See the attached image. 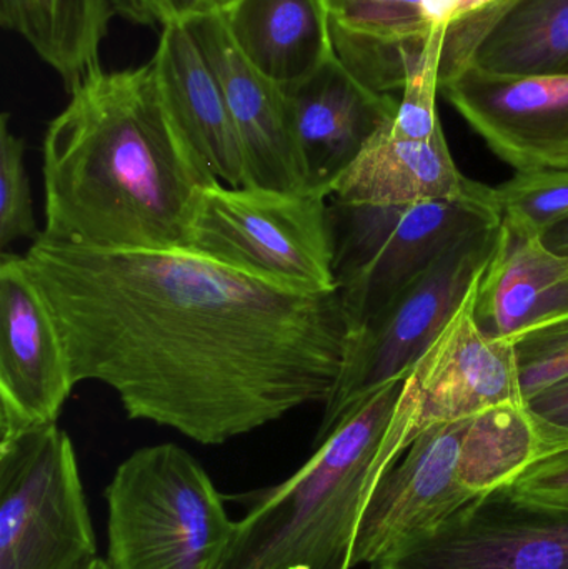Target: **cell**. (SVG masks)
Wrapping results in <instances>:
<instances>
[{
  "mask_svg": "<svg viewBox=\"0 0 568 569\" xmlns=\"http://www.w3.org/2000/svg\"><path fill=\"white\" fill-rule=\"evenodd\" d=\"M230 2H232V0H217V3H219V9H223V7L229 6Z\"/></svg>",
  "mask_w": 568,
  "mask_h": 569,
  "instance_id": "836d02e7",
  "label": "cell"
},
{
  "mask_svg": "<svg viewBox=\"0 0 568 569\" xmlns=\"http://www.w3.org/2000/svg\"><path fill=\"white\" fill-rule=\"evenodd\" d=\"M42 149L46 229L100 250L183 249L193 199L217 182L167 109L152 60L69 93Z\"/></svg>",
  "mask_w": 568,
  "mask_h": 569,
  "instance_id": "7a4b0ae2",
  "label": "cell"
},
{
  "mask_svg": "<svg viewBox=\"0 0 568 569\" xmlns=\"http://www.w3.org/2000/svg\"><path fill=\"white\" fill-rule=\"evenodd\" d=\"M73 387L56 318L23 256L0 253V441L57 423Z\"/></svg>",
  "mask_w": 568,
  "mask_h": 569,
  "instance_id": "30bf717a",
  "label": "cell"
},
{
  "mask_svg": "<svg viewBox=\"0 0 568 569\" xmlns=\"http://www.w3.org/2000/svg\"><path fill=\"white\" fill-rule=\"evenodd\" d=\"M467 69L497 77L568 73V0H514L497 17Z\"/></svg>",
  "mask_w": 568,
  "mask_h": 569,
  "instance_id": "7402d4cb",
  "label": "cell"
},
{
  "mask_svg": "<svg viewBox=\"0 0 568 569\" xmlns=\"http://www.w3.org/2000/svg\"><path fill=\"white\" fill-rule=\"evenodd\" d=\"M337 290L350 335L382 313L440 257L472 233L502 223L489 200L350 206L330 199Z\"/></svg>",
  "mask_w": 568,
  "mask_h": 569,
  "instance_id": "8992f818",
  "label": "cell"
},
{
  "mask_svg": "<svg viewBox=\"0 0 568 569\" xmlns=\"http://www.w3.org/2000/svg\"><path fill=\"white\" fill-rule=\"evenodd\" d=\"M402 385L350 408L292 477L236 497L247 511L222 569H349L377 485L413 441Z\"/></svg>",
  "mask_w": 568,
  "mask_h": 569,
  "instance_id": "3957f363",
  "label": "cell"
},
{
  "mask_svg": "<svg viewBox=\"0 0 568 569\" xmlns=\"http://www.w3.org/2000/svg\"><path fill=\"white\" fill-rule=\"evenodd\" d=\"M170 22H187L199 16L216 12L219 9L217 0H163Z\"/></svg>",
  "mask_w": 568,
  "mask_h": 569,
  "instance_id": "4dcf8cb0",
  "label": "cell"
},
{
  "mask_svg": "<svg viewBox=\"0 0 568 569\" xmlns=\"http://www.w3.org/2000/svg\"><path fill=\"white\" fill-rule=\"evenodd\" d=\"M547 246L552 247L556 252L562 253L568 257V220L562 226L556 227L550 230L546 237Z\"/></svg>",
  "mask_w": 568,
  "mask_h": 569,
  "instance_id": "1f68e13d",
  "label": "cell"
},
{
  "mask_svg": "<svg viewBox=\"0 0 568 569\" xmlns=\"http://www.w3.org/2000/svg\"><path fill=\"white\" fill-rule=\"evenodd\" d=\"M526 401L568 378V315L539 325L512 341Z\"/></svg>",
  "mask_w": 568,
  "mask_h": 569,
  "instance_id": "484cf974",
  "label": "cell"
},
{
  "mask_svg": "<svg viewBox=\"0 0 568 569\" xmlns=\"http://www.w3.org/2000/svg\"><path fill=\"white\" fill-rule=\"evenodd\" d=\"M112 569H222L236 535L227 497L179 445L133 451L106 490Z\"/></svg>",
  "mask_w": 568,
  "mask_h": 569,
  "instance_id": "277c9868",
  "label": "cell"
},
{
  "mask_svg": "<svg viewBox=\"0 0 568 569\" xmlns=\"http://www.w3.org/2000/svg\"><path fill=\"white\" fill-rule=\"evenodd\" d=\"M113 17L112 0H0L3 29L22 37L69 93L103 70L100 47Z\"/></svg>",
  "mask_w": 568,
  "mask_h": 569,
  "instance_id": "44dd1931",
  "label": "cell"
},
{
  "mask_svg": "<svg viewBox=\"0 0 568 569\" xmlns=\"http://www.w3.org/2000/svg\"><path fill=\"white\" fill-rule=\"evenodd\" d=\"M26 169V139L10 129V113L0 116V250L20 239L40 237Z\"/></svg>",
  "mask_w": 568,
  "mask_h": 569,
  "instance_id": "d4e9b609",
  "label": "cell"
},
{
  "mask_svg": "<svg viewBox=\"0 0 568 569\" xmlns=\"http://www.w3.org/2000/svg\"><path fill=\"white\" fill-rule=\"evenodd\" d=\"M527 408L539 428L542 453L568 441V378L534 395Z\"/></svg>",
  "mask_w": 568,
  "mask_h": 569,
  "instance_id": "f1b7e54d",
  "label": "cell"
},
{
  "mask_svg": "<svg viewBox=\"0 0 568 569\" xmlns=\"http://www.w3.org/2000/svg\"><path fill=\"white\" fill-rule=\"evenodd\" d=\"M96 560L69 435L53 423L0 441V569H87Z\"/></svg>",
  "mask_w": 568,
  "mask_h": 569,
  "instance_id": "52a82bcc",
  "label": "cell"
},
{
  "mask_svg": "<svg viewBox=\"0 0 568 569\" xmlns=\"http://www.w3.org/2000/svg\"><path fill=\"white\" fill-rule=\"evenodd\" d=\"M507 488L517 497L568 508V441L540 455Z\"/></svg>",
  "mask_w": 568,
  "mask_h": 569,
  "instance_id": "83f0119b",
  "label": "cell"
},
{
  "mask_svg": "<svg viewBox=\"0 0 568 569\" xmlns=\"http://www.w3.org/2000/svg\"><path fill=\"white\" fill-rule=\"evenodd\" d=\"M480 279L403 380L400 395L410 410L413 440L437 425L499 405L527 403L512 341L490 338L474 317Z\"/></svg>",
  "mask_w": 568,
  "mask_h": 569,
  "instance_id": "8fae6325",
  "label": "cell"
},
{
  "mask_svg": "<svg viewBox=\"0 0 568 569\" xmlns=\"http://www.w3.org/2000/svg\"><path fill=\"white\" fill-rule=\"evenodd\" d=\"M183 23L222 87L242 143L246 187L309 190L283 87L243 57L220 10Z\"/></svg>",
  "mask_w": 568,
  "mask_h": 569,
  "instance_id": "5bb4252c",
  "label": "cell"
},
{
  "mask_svg": "<svg viewBox=\"0 0 568 569\" xmlns=\"http://www.w3.org/2000/svg\"><path fill=\"white\" fill-rule=\"evenodd\" d=\"M369 569H568V508L499 488Z\"/></svg>",
  "mask_w": 568,
  "mask_h": 569,
  "instance_id": "9c48e42d",
  "label": "cell"
},
{
  "mask_svg": "<svg viewBox=\"0 0 568 569\" xmlns=\"http://www.w3.org/2000/svg\"><path fill=\"white\" fill-rule=\"evenodd\" d=\"M282 87L307 186L330 196L332 183L396 117L399 99L360 82L336 52L306 79Z\"/></svg>",
  "mask_w": 568,
  "mask_h": 569,
  "instance_id": "9a60e30c",
  "label": "cell"
},
{
  "mask_svg": "<svg viewBox=\"0 0 568 569\" xmlns=\"http://www.w3.org/2000/svg\"><path fill=\"white\" fill-rule=\"evenodd\" d=\"M117 17L139 26H167L170 23L163 0H112Z\"/></svg>",
  "mask_w": 568,
  "mask_h": 569,
  "instance_id": "f546056e",
  "label": "cell"
},
{
  "mask_svg": "<svg viewBox=\"0 0 568 569\" xmlns=\"http://www.w3.org/2000/svg\"><path fill=\"white\" fill-rule=\"evenodd\" d=\"M440 90L516 172L568 169V73L497 77L466 69Z\"/></svg>",
  "mask_w": 568,
  "mask_h": 569,
  "instance_id": "4fadbf2b",
  "label": "cell"
},
{
  "mask_svg": "<svg viewBox=\"0 0 568 569\" xmlns=\"http://www.w3.org/2000/svg\"><path fill=\"white\" fill-rule=\"evenodd\" d=\"M183 249L303 293L337 290L330 196L260 187H203L193 199Z\"/></svg>",
  "mask_w": 568,
  "mask_h": 569,
  "instance_id": "5b68a950",
  "label": "cell"
},
{
  "mask_svg": "<svg viewBox=\"0 0 568 569\" xmlns=\"http://www.w3.org/2000/svg\"><path fill=\"white\" fill-rule=\"evenodd\" d=\"M170 116L213 176L229 187H246L242 143L222 87L186 23L162 27L152 57Z\"/></svg>",
  "mask_w": 568,
  "mask_h": 569,
  "instance_id": "d6986e66",
  "label": "cell"
},
{
  "mask_svg": "<svg viewBox=\"0 0 568 569\" xmlns=\"http://www.w3.org/2000/svg\"><path fill=\"white\" fill-rule=\"evenodd\" d=\"M494 196L502 220L546 239L568 220V169L516 172Z\"/></svg>",
  "mask_w": 568,
  "mask_h": 569,
  "instance_id": "cb8c5ba5",
  "label": "cell"
},
{
  "mask_svg": "<svg viewBox=\"0 0 568 569\" xmlns=\"http://www.w3.org/2000/svg\"><path fill=\"white\" fill-rule=\"evenodd\" d=\"M389 123L332 183L330 199L350 206L494 199V187L460 172L444 130L429 140L402 139L390 132Z\"/></svg>",
  "mask_w": 568,
  "mask_h": 569,
  "instance_id": "e0dca14e",
  "label": "cell"
},
{
  "mask_svg": "<svg viewBox=\"0 0 568 569\" xmlns=\"http://www.w3.org/2000/svg\"><path fill=\"white\" fill-rule=\"evenodd\" d=\"M568 315V257L544 237L502 220L496 253L477 288L474 317L484 333L514 341Z\"/></svg>",
  "mask_w": 568,
  "mask_h": 569,
  "instance_id": "ac0fdd59",
  "label": "cell"
},
{
  "mask_svg": "<svg viewBox=\"0 0 568 569\" xmlns=\"http://www.w3.org/2000/svg\"><path fill=\"white\" fill-rule=\"evenodd\" d=\"M467 420L422 431L377 485L353 540L349 569L370 565L466 507L474 497L459 478Z\"/></svg>",
  "mask_w": 568,
  "mask_h": 569,
  "instance_id": "7c38bea8",
  "label": "cell"
},
{
  "mask_svg": "<svg viewBox=\"0 0 568 569\" xmlns=\"http://www.w3.org/2000/svg\"><path fill=\"white\" fill-rule=\"evenodd\" d=\"M500 226L457 243L382 313L349 335L342 368L313 445L320 443L350 408L386 385L409 377L486 272L499 243Z\"/></svg>",
  "mask_w": 568,
  "mask_h": 569,
  "instance_id": "ba28073f",
  "label": "cell"
},
{
  "mask_svg": "<svg viewBox=\"0 0 568 569\" xmlns=\"http://www.w3.org/2000/svg\"><path fill=\"white\" fill-rule=\"evenodd\" d=\"M220 12L243 57L280 86L306 79L333 53L327 0H232Z\"/></svg>",
  "mask_w": 568,
  "mask_h": 569,
  "instance_id": "ffe728a7",
  "label": "cell"
},
{
  "mask_svg": "<svg viewBox=\"0 0 568 569\" xmlns=\"http://www.w3.org/2000/svg\"><path fill=\"white\" fill-rule=\"evenodd\" d=\"M440 59L430 60L403 87L399 109L390 120L389 129L402 139L429 140L442 132L437 113V90L440 89Z\"/></svg>",
  "mask_w": 568,
  "mask_h": 569,
  "instance_id": "4316f807",
  "label": "cell"
},
{
  "mask_svg": "<svg viewBox=\"0 0 568 569\" xmlns=\"http://www.w3.org/2000/svg\"><path fill=\"white\" fill-rule=\"evenodd\" d=\"M333 52L370 89L402 92L430 60L446 30L427 23L420 0H327Z\"/></svg>",
  "mask_w": 568,
  "mask_h": 569,
  "instance_id": "2e32d148",
  "label": "cell"
},
{
  "mask_svg": "<svg viewBox=\"0 0 568 569\" xmlns=\"http://www.w3.org/2000/svg\"><path fill=\"white\" fill-rule=\"evenodd\" d=\"M542 455L527 403L489 408L470 418L460 445L459 478L474 497L509 487Z\"/></svg>",
  "mask_w": 568,
  "mask_h": 569,
  "instance_id": "603a6c76",
  "label": "cell"
},
{
  "mask_svg": "<svg viewBox=\"0 0 568 569\" xmlns=\"http://www.w3.org/2000/svg\"><path fill=\"white\" fill-rule=\"evenodd\" d=\"M87 569H112L109 567V563H107L106 560H102V558H99V560L93 561L92 565H90Z\"/></svg>",
  "mask_w": 568,
  "mask_h": 569,
  "instance_id": "d6a6232c",
  "label": "cell"
},
{
  "mask_svg": "<svg viewBox=\"0 0 568 569\" xmlns=\"http://www.w3.org/2000/svg\"><path fill=\"white\" fill-rule=\"evenodd\" d=\"M73 383L132 420L222 445L329 400L350 327L339 290H289L189 249L100 250L40 233L26 256Z\"/></svg>",
  "mask_w": 568,
  "mask_h": 569,
  "instance_id": "6da1fadb",
  "label": "cell"
}]
</instances>
